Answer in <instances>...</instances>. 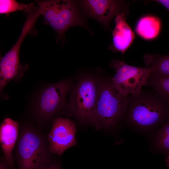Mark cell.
Returning <instances> with one entry per match:
<instances>
[{
    "instance_id": "1",
    "label": "cell",
    "mask_w": 169,
    "mask_h": 169,
    "mask_svg": "<svg viewBox=\"0 0 169 169\" xmlns=\"http://www.w3.org/2000/svg\"><path fill=\"white\" fill-rule=\"evenodd\" d=\"M52 154L39 130L28 125L19 128L14 154L18 169H43L53 161Z\"/></svg>"
},
{
    "instance_id": "2",
    "label": "cell",
    "mask_w": 169,
    "mask_h": 169,
    "mask_svg": "<svg viewBox=\"0 0 169 169\" xmlns=\"http://www.w3.org/2000/svg\"><path fill=\"white\" fill-rule=\"evenodd\" d=\"M129 122L140 129H148L163 123L169 116V104L154 90H141L129 96L126 111Z\"/></svg>"
},
{
    "instance_id": "3",
    "label": "cell",
    "mask_w": 169,
    "mask_h": 169,
    "mask_svg": "<svg viewBox=\"0 0 169 169\" xmlns=\"http://www.w3.org/2000/svg\"><path fill=\"white\" fill-rule=\"evenodd\" d=\"M40 15L45 24L56 32L59 40H64V34L74 26L83 27L90 30L77 1L71 0H36Z\"/></svg>"
},
{
    "instance_id": "4",
    "label": "cell",
    "mask_w": 169,
    "mask_h": 169,
    "mask_svg": "<svg viewBox=\"0 0 169 169\" xmlns=\"http://www.w3.org/2000/svg\"><path fill=\"white\" fill-rule=\"evenodd\" d=\"M98 82L95 116L100 127H112L125 114L129 96L120 93L113 85L111 79L110 81Z\"/></svg>"
},
{
    "instance_id": "5",
    "label": "cell",
    "mask_w": 169,
    "mask_h": 169,
    "mask_svg": "<svg viewBox=\"0 0 169 169\" xmlns=\"http://www.w3.org/2000/svg\"><path fill=\"white\" fill-rule=\"evenodd\" d=\"M98 90V81L90 78L81 80L71 94L68 107L71 114L91 123L97 130L100 128L94 114Z\"/></svg>"
},
{
    "instance_id": "6",
    "label": "cell",
    "mask_w": 169,
    "mask_h": 169,
    "mask_svg": "<svg viewBox=\"0 0 169 169\" xmlns=\"http://www.w3.org/2000/svg\"><path fill=\"white\" fill-rule=\"evenodd\" d=\"M110 66L115 71L111 79V82L122 95L136 96L141 92L143 86H147L151 73L150 69L131 66L116 59L112 60Z\"/></svg>"
},
{
    "instance_id": "7",
    "label": "cell",
    "mask_w": 169,
    "mask_h": 169,
    "mask_svg": "<svg viewBox=\"0 0 169 169\" xmlns=\"http://www.w3.org/2000/svg\"><path fill=\"white\" fill-rule=\"evenodd\" d=\"M70 87V82L64 80L50 85L42 90L34 109L39 120L45 122L50 120L64 108L66 96Z\"/></svg>"
},
{
    "instance_id": "8",
    "label": "cell",
    "mask_w": 169,
    "mask_h": 169,
    "mask_svg": "<svg viewBox=\"0 0 169 169\" xmlns=\"http://www.w3.org/2000/svg\"><path fill=\"white\" fill-rule=\"evenodd\" d=\"M83 14L94 18L105 29H110L111 19L118 14L127 13V4L122 0H83L77 1Z\"/></svg>"
},
{
    "instance_id": "9",
    "label": "cell",
    "mask_w": 169,
    "mask_h": 169,
    "mask_svg": "<svg viewBox=\"0 0 169 169\" xmlns=\"http://www.w3.org/2000/svg\"><path fill=\"white\" fill-rule=\"evenodd\" d=\"M75 123L69 119L56 117L47 138L50 151L60 156L66 150L77 144Z\"/></svg>"
},
{
    "instance_id": "10",
    "label": "cell",
    "mask_w": 169,
    "mask_h": 169,
    "mask_svg": "<svg viewBox=\"0 0 169 169\" xmlns=\"http://www.w3.org/2000/svg\"><path fill=\"white\" fill-rule=\"evenodd\" d=\"M18 122L8 118H5L0 127V144L5 161L9 167H14L13 152L19 133Z\"/></svg>"
},
{
    "instance_id": "11",
    "label": "cell",
    "mask_w": 169,
    "mask_h": 169,
    "mask_svg": "<svg viewBox=\"0 0 169 169\" xmlns=\"http://www.w3.org/2000/svg\"><path fill=\"white\" fill-rule=\"evenodd\" d=\"M127 13L118 14L115 19V25L112 32V43L109 49L115 52L124 53L135 38L134 33L126 21Z\"/></svg>"
},
{
    "instance_id": "12",
    "label": "cell",
    "mask_w": 169,
    "mask_h": 169,
    "mask_svg": "<svg viewBox=\"0 0 169 169\" xmlns=\"http://www.w3.org/2000/svg\"><path fill=\"white\" fill-rule=\"evenodd\" d=\"M28 68L27 64H21L19 54L9 51L7 52L0 62V91L11 80L20 78Z\"/></svg>"
},
{
    "instance_id": "13",
    "label": "cell",
    "mask_w": 169,
    "mask_h": 169,
    "mask_svg": "<svg viewBox=\"0 0 169 169\" xmlns=\"http://www.w3.org/2000/svg\"><path fill=\"white\" fill-rule=\"evenodd\" d=\"M161 23L160 19L152 16L142 17L138 21L136 27L138 34L142 38L150 40L156 38L159 33Z\"/></svg>"
},
{
    "instance_id": "14",
    "label": "cell",
    "mask_w": 169,
    "mask_h": 169,
    "mask_svg": "<svg viewBox=\"0 0 169 169\" xmlns=\"http://www.w3.org/2000/svg\"><path fill=\"white\" fill-rule=\"evenodd\" d=\"M143 57L145 67L150 69L151 73L169 75V54L162 55L148 54Z\"/></svg>"
},
{
    "instance_id": "15",
    "label": "cell",
    "mask_w": 169,
    "mask_h": 169,
    "mask_svg": "<svg viewBox=\"0 0 169 169\" xmlns=\"http://www.w3.org/2000/svg\"><path fill=\"white\" fill-rule=\"evenodd\" d=\"M147 86L169 104V75L151 73L147 81Z\"/></svg>"
},
{
    "instance_id": "16",
    "label": "cell",
    "mask_w": 169,
    "mask_h": 169,
    "mask_svg": "<svg viewBox=\"0 0 169 169\" xmlns=\"http://www.w3.org/2000/svg\"><path fill=\"white\" fill-rule=\"evenodd\" d=\"M158 131L155 136V144L159 151L169 154V116Z\"/></svg>"
},
{
    "instance_id": "17",
    "label": "cell",
    "mask_w": 169,
    "mask_h": 169,
    "mask_svg": "<svg viewBox=\"0 0 169 169\" xmlns=\"http://www.w3.org/2000/svg\"><path fill=\"white\" fill-rule=\"evenodd\" d=\"M35 7L33 3L25 4L14 0H0V13L2 14L8 15L10 13L18 11L27 13Z\"/></svg>"
},
{
    "instance_id": "18",
    "label": "cell",
    "mask_w": 169,
    "mask_h": 169,
    "mask_svg": "<svg viewBox=\"0 0 169 169\" xmlns=\"http://www.w3.org/2000/svg\"><path fill=\"white\" fill-rule=\"evenodd\" d=\"M43 169H61L59 164L53 161L50 164Z\"/></svg>"
},
{
    "instance_id": "19",
    "label": "cell",
    "mask_w": 169,
    "mask_h": 169,
    "mask_svg": "<svg viewBox=\"0 0 169 169\" xmlns=\"http://www.w3.org/2000/svg\"><path fill=\"white\" fill-rule=\"evenodd\" d=\"M154 1L161 4L169 10V0H157Z\"/></svg>"
},
{
    "instance_id": "20",
    "label": "cell",
    "mask_w": 169,
    "mask_h": 169,
    "mask_svg": "<svg viewBox=\"0 0 169 169\" xmlns=\"http://www.w3.org/2000/svg\"><path fill=\"white\" fill-rule=\"evenodd\" d=\"M0 169H11L6 163L3 157H2L0 160Z\"/></svg>"
},
{
    "instance_id": "21",
    "label": "cell",
    "mask_w": 169,
    "mask_h": 169,
    "mask_svg": "<svg viewBox=\"0 0 169 169\" xmlns=\"http://www.w3.org/2000/svg\"><path fill=\"white\" fill-rule=\"evenodd\" d=\"M166 157L165 161L166 163L167 166H169V154H166Z\"/></svg>"
}]
</instances>
